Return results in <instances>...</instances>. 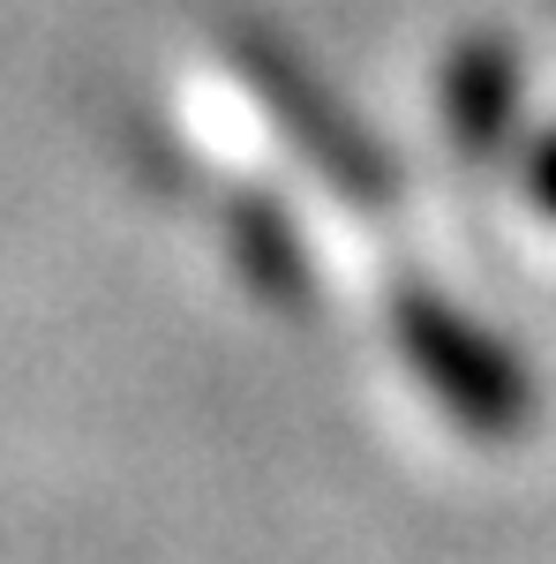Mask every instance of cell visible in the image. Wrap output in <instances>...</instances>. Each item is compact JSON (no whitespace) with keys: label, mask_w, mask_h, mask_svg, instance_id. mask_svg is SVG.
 Returning a JSON list of instances; mask_svg holds the SVG:
<instances>
[{"label":"cell","mask_w":556,"mask_h":564,"mask_svg":"<svg viewBox=\"0 0 556 564\" xmlns=\"http://www.w3.org/2000/svg\"><path fill=\"white\" fill-rule=\"evenodd\" d=\"M391 347L422 377V391L473 436V444H512L534 422V384L489 324L436 286H391Z\"/></svg>","instance_id":"obj_1"},{"label":"cell","mask_w":556,"mask_h":564,"mask_svg":"<svg viewBox=\"0 0 556 564\" xmlns=\"http://www.w3.org/2000/svg\"><path fill=\"white\" fill-rule=\"evenodd\" d=\"M233 68H241V84L257 90V106L279 121V135L339 188L346 204L384 212L391 196H399V166H391L384 143H377V129L301 53H286L279 39H233Z\"/></svg>","instance_id":"obj_2"},{"label":"cell","mask_w":556,"mask_h":564,"mask_svg":"<svg viewBox=\"0 0 556 564\" xmlns=\"http://www.w3.org/2000/svg\"><path fill=\"white\" fill-rule=\"evenodd\" d=\"M519 53L504 39H467L444 61V121L459 135V151L489 159L519 129Z\"/></svg>","instance_id":"obj_3"},{"label":"cell","mask_w":556,"mask_h":564,"mask_svg":"<svg viewBox=\"0 0 556 564\" xmlns=\"http://www.w3.org/2000/svg\"><path fill=\"white\" fill-rule=\"evenodd\" d=\"M226 249H233L241 279L257 286L263 302H279V308L316 302V263H308V241H301L294 218H286V204H271V196H233V204H226Z\"/></svg>","instance_id":"obj_4"},{"label":"cell","mask_w":556,"mask_h":564,"mask_svg":"<svg viewBox=\"0 0 556 564\" xmlns=\"http://www.w3.org/2000/svg\"><path fill=\"white\" fill-rule=\"evenodd\" d=\"M526 196L556 218V129L534 135V151H526Z\"/></svg>","instance_id":"obj_5"}]
</instances>
